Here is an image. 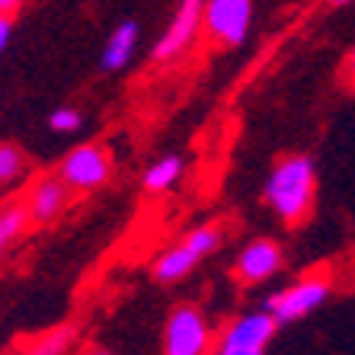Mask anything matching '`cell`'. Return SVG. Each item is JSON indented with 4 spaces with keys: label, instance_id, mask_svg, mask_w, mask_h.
Instances as JSON below:
<instances>
[{
    "label": "cell",
    "instance_id": "cell-17",
    "mask_svg": "<svg viewBox=\"0 0 355 355\" xmlns=\"http://www.w3.org/2000/svg\"><path fill=\"white\" fill-rule=\"evenodd\" d=\"M10 13H0V51L7 49V42H10Z\"/></svg>",
    "mask_w": 355,
    "mask_h": 355
},
{
    "label": "cell",
    "instance_id": "cell-6",
    "mask_svg": "<svg viewBox=\"0 0 355 355\" xmlns=\"http://www.w3.org/2000/svg\"><path fill=\"white\" fill-rule=\"evenodd\" d=\"M253 23V0H205V33L211 42L237 49Z\"/></svg>",
    "mask_w": 355,
    "mask_h": 355
},
{
    "label": "cell",
    "instance_id": "cell-5",
    "mask_svg": "<svg viewBox=\"0 0 355 355\" xmlns=\"http://www.w3.org/2000/svg\"><path fill=\"white\" fill-rule=\"evenodd\" d=\"M211 323L192 304H180L170 311L164 327V352L166 355H202L215 349Z\"/></svg>",
    "mask_w": 355,
    "mask_h": 355
},
{
    "label": "cell",
    "instance_id": "cell-9",
    "mask_svg": "<svg viewBox=\"0 0 355 355\" xmlns=\"http://www.w3.org/2000/svg\"><path fill=\"white\" fill-rule=\"evenodd\" d=\"M282 259H285V253H282V247L275 240H266V237L253 240V243H247V247L240 250L237 263H234V275L243 285H259V282L272 279L279 272Z\"/></svg>",
    "mask_w": 355,
    "mask_h": 355
},
{
    "label": "cell",
    "instance_id": "cell-16",
    "mask_svg": "<svg viewBox=\"0 0 355 355\" xmlns=\"http://www.w3.org/2000/svg\"><path fill=\"white\" fill-rule=\"evenodd\" d=\"M49 125H51V132L71 135V132H77V128L83 125V119H80V112H77V109L61 106V109H55V112L49 116Z\"/></svg>",
    "mask_w": 355,
    "mask_h": 355
},
{
    "label": "cell",
    "instance_id": "cell-15",
    "mask_svg": "<svg viewBox=\"0 0 355 355\" xmlns=\"http://www.w3.org/2000/svg\"><path fill=\"white\" fill-rule=\"evenodd\" d=\"M23 154H19L13 144H0V186H7V182H13L19 173H23Z\"/></svg>",
    "mask_w": 355,
    "mask_h": 355
},
{
    "label": "cell",
    "instance_id": "cell-1",
    "mask_svg": "<svg viewBox=\"0 0 355 355\" xmlns=\"http://www.w3.org/2000/svg\"><path fill=\"white\" fill-rule=\"evenodd\" d=\"M263 196L266 205L272 208L285 224H301L311 215V205H314L317 196L314 160L307 154H291V157L279 160L272 166V173L266 176Z\"/></svg>",
    "mask_w": 355,
    "mask_h": 355
},
{
    "label": "cell",
    "instance_id": "cell-11",
    "mask_svg": "<svg viewBox=\"0 0 355 355\" xmlns=\"http://www.w3.org/2000/svg\"><path fill=\"white\" fill-rule=\"evenodd\" d=\"M138 39H141V26L135 19H125L112 29V35L106 39V49H103V71L116 74V71H125L132 64L135 51H138Z\"/></svg>",
    "mask_w": 355,
    "mask_h": 355
},
{
    "label": "cell",
    "instance_id": "cell-13",
    "mask_svg": "<svg viewBox=\"0 0 355 355\" xmlns=\"http://www.w3.org/2000/svg\"><path fill=\"white\" fill-rule=\"evenodd\" d=\"M26 224H29V211H26V202H13V205L0 208V257L13 247V240L23 237Z\"/></svg>",
    "mask_w": 355,
    "mask_h": 355
},
{
    "label": "cell",
    "instance_id": "cell-7",
    "mask_svg": "<svg viewBox=\"0 0 355 355\" xmlns=\"http://www.w3.org/2000/svg\"><path fill=\"white\" fill-rule=\"evenodd\" d=\"M202 26H205V0H180L176 13L166 23L164 35L154 45V58L157 61L180 58L182 51L196 42V35L202 33Z\"/></svg>",
    "mask_w": 355,
    "mask_h": 355
},
{
    "label": "cell",
    "instance_id": "cell-8",
    "mask_svg": "<svg viewBox=\"0 0 355 355\" xmlns=\"http://www.w3.org/2000/svg\"><path fill=\"white\" fill-rule=\"evenodd\" d=\"M112 176V160L96 144H80L61 160V180L74 192H93Z\"/></svg>",
    "mask_w": 355,
    "mask_h": 355
},
{
    "label": "cell",
    "instance_id": "cell-4",
    "mask_svg": "<svg viewBox=\"0 0 355 355\" xmlns=\"http://www.w3.org/2000/svg\"><path fill=\"white\" fill-rule=\"evenodd\" d=\"M279 320L269 311H253V314L234 317L221 333H218L215 352L218 355H263L269 349V343L275 339Z\"/></svg>",
    "mask_w": 355,
    "mask_h": 355
},
{
    "label": "cell",
    "instance_id": "cell-20",
    "mask_svg": "<svg viewBox=\"0 0 355 355\" xmlns=\"http://www.w3.org/2000/svg\"><path fill=\"white\" fill-rule=\"evenodd\" d=\"M330 3H336V7H343V3H352V0H330Z\"/></svg>",
    "mask_w": 355,
    "mask_h": 355
},
{
    "label": "cell",
    "instance_id": "cell-19",
    "mask_svg": "<svg viewBox=\"0 0 355 355\" xmlns=\"http://www.w3.org/2000/svg\"><path fill=\"white\" fill-rule=\"evenodd\" d=\"M346 74H349V80L355 83V51L349 55V61H346Z\"/></svg>",
    "mask_w": 355,
    "mask_h": 355
},
{
    "label": "cell",
    "instance_id": "cell-10",
    "mask_svg": "<svg viewBox=\"0 0 355 355\" xmlns=\"http://www.w3.org/2000/svg\"><path fill=\"white\" fill-rule=\"evenodd\" d=\"M71 192H74V189L61 180V173L39 180L33 189H29V196H26V211H29V221H33V224L55 221V218H58L61 211L67 208V202H71Z\"/></svg>",
    "mask_w": 355,
    "mask_h": 355
},
{
    "label": "cell",
    "instance_id": "cell-3",
    "mask_svg": "<svg viewBox=\"0 0 355 355\" xmlns=\"http://www.w3.org/2000/svg\"><path fill=\"white\" fill-rule=\"evenodd\" d=\"M330 291H333L330 275L311 272V275H304V279L291 282L288 288L269 295L263 307L279 320V327H288V323H297V320H304V317L314 314L317 307L330 297Z\"/></svg>",
    "mask_w": 355,
    "mask_h": 355
},
{
    "label": "cell",
    "instance_id": "cell-14",
    "mask_svg": "<svg viewBox=\"0 0 355 355\" xmlns=\"http://www.w3.org/2000/svg\"><path fill=\"white\" fill-rule=\"evenodd\" d=\"M71 346H74V330H71V327H58V330L45 333L42 343H35V346H29V349L39 355H58V352H67Z\"/></svg>",
    "mask_w": 355,
    "mask_h": 355
},
{
    "label": "cell",
    "instance_id": "cell-12",
    "mask_svg": "<svg viewBox=\"0 0 355 355\" xmlns=\"http://www.w3.org/2000/svg\"><path fill=\"white\" fill-rule=\"evenodd\" d=\"M180 176H182V157L180 154H166V157L154 160V164L144 170L141 182H144L148 192H166L180 182Z\"/></svg>",
    "mask_w": 355,
    "mask_h": 355
},
{
    "label": "cell",
    "instance_id": "cell-18",
    "mask_svg": "<svg viewBox=\"0 0 355 355\" xmlns=\"http://www.w3.org/2000/svg\"><path fill=\"white\" fill-rule=\"evenodd\" d=\"M26 0H0V13H17Z\"/></svg>",
    "mask_w": 355,
    "mask_h": 355
},
{
    "label": "cell",
    "instance_id": "cell-2",
    "mask_svg": "<svg viewBox=\"0 0 355 355\" xmlns=\"http://www.w3.org/2000/svg\"><path fill=\"white\" fill-rule=\"evenodd\" d=\"M221 243V227L215 224H205V227H196L182 240H176L173 247H166L157 259H154V279L157 282H180L196 269L205 257H211Z\"/></svg>",
    "mask_w": 355,
    "mask_h": 355
}]
</instances>
